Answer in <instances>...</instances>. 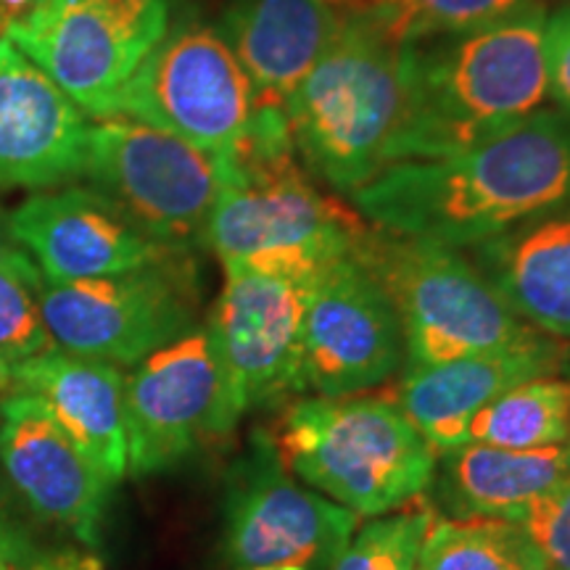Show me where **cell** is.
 I'll use <instances>...</instances> for the list:
<instances>
[{
    "label": "cell",
    "mask_w": 570,
    "mask_h": 570,
    "mask_svg": "<svg viewBox=\"0 0 570 570\" xmlns=\"http://www.w3.org/2000/svg\"><path fill=\"white\" fill-rule=\"evenodd\" d=\"M544 63L550 98L570 117V0L547 13Z\"/></svg>",
    "instance_id": "29"
},
{
    "label": "cell",
    "mask_w": 570,
    "mask_h": 570,
    "mask_svg": "<svg viewBox=\"0 0 570 570\" xmlns=\"http://www.w3.org/2000/svg\"><path fill=\"white\" fill-rule=\"evenodd\" d=\"M125 417L132 479L167 473L212 441L230 436L240 415L204 325L125 373Z\"/></svg>",
    "instance_id": "13"
},
{
    "label": "cell",
    "mask_w": 570,
    "mask_h": 570,
    "mask_svg": "<svg viewBox=\"0 0 570 570\" xmlns=\"http://www.w3.org/2000/svg\"><path fill=\"white\" fill-rule=\"evenodd\" d=\"M547 13L529 0L479 30L404 46L407 106L394 164L462 151L544 109Z\"/></svg>",
    "instance_id": "2"
},
{
    "label": "cell",
    "mask_w": 570,
    "mask_h": 570,
    "mask_svg": "<svg viewBox=\"0 0 570 570\" xmlns=\"http://www.w3.org/2000/svg\"><path fill=\"white\" fill-rule=\"evenodd\" d=\"M114 117L230 156L254 117V90L223 32L194 21L164 35L117 96Z\"/></svg>",
    "instance_id": "11"
},
{
    "label": "cell",
    "mask_w": 570,
    "mask_h": 570,
    "mask_svg": "<svg viewBox=\"0 0 570 570\" xmlns=\"http://www.w3.org/2000/svg\"><path fill=\"white\" fill-rule=\"evenodd\" d=\"M417 570H544L512 520L436 518Z\"/></svg>",
    "instance_id": "24"
},
{
    "label": "cell",
    "mask_w": 570,
    "mask_h": 570,
    "mask_svg": "<svg viewBox=\"0 0 570 570\" xmlns=\"http://www.w3.org/2000/svg\"><path fill=\"white\" fill-rule=\"evenodd\" d=\"M331 3H346L348 6V9H360V6H365L367 3V0H331Z\"/></svg>",
    "instance_id": "34"
},
{
    "label": "cell",
    "mask_w": 570,
    "mask_h": 570,
    "mask_svg": "<svg viewBox=\"0 0 570 570\" xmlns=\"http://www.w3.org/2000/svg\"><path fill=\"white\" fill-rule=\"evenodd\" d=\"M0 570H104V562L90 550H38L24 554V558L6 562Z\"/></svg>",
    "instance_id": "31"
},
{
    "label": "cell",
    "mask_w": 570,
    "mask_h": 570,
    "mask_svg": "<svg viewBox=\"0 0 570 570\" xmlns=\"http://www.w3.org/2000/svg\"><path fill=\"white\" fill-rule=\"evenodd\" d=\"M13 246H17V244H13L11 235H9V217H6L3 209H0V256L9 254Z\"/></svg>",
    "instance_id": "33"
},
{
    "label": "cell",
    "mask_w": 570,
    "mask_h": 570,
    "mask_svg": "<svg viewBox=\"0 0 570 570\" xmlns=\"http://www.w3.org/2000/svg\"><path fill=\"white\" fill-rule=\"evenodd\" d=\"M465 444L499 449H547L570 444V377L541 375L510 389L475 412Z\"/></svg>",
    "instance_id": "23"
},
{
    "label": "cell",
    "mask_w": 570,
    "mask_h": 570,
    "mask_svg": "<svg viewBox=\"0 0 570 570\" xmlns=\"http://www.w3.org/2000/svg\"><path fill=\"white\" fill-rule=\"evenodd\" d=\"M436 518L439 512L420 497L407 508L362 520L327 570H417Z\"/></svg>",
    "instance_id": "27"
},
{
    "label": "cell",
    "mask_w": 570,
    "mask_h": 570,
    "mask_svg": "<svg viewBox=\"0 0 570 570\" xmlns=\"http://www.w3.org/2000/svg\"><path fill=\"white\" fill-rule=\"evenodd\" d=\"M568 367V341L533 333L497 352L431 367H404L389 394L436 454H444L465 444L468 423L494 399L531 377L562 375Z\"/></svg>",
    "instance_id": "17"
},
{
    "label": "cell",
    "mask_w": 570,
    "mask_h": 570,
    "mask_svg": "<svg viewBox=\"0 0 570 570\" xmlns=\"http://www.w3.org/2000/svg\"><path fill=\"white\" fill-rule=\"evenodd\" d=\"M529 0H367L362 13L396 46L479 30Z\"/></svg>",
    "instance_id": "26"
},
{
    "label": "cell",
    "mask_w": 570,
    "mask_h": 570,
    "mask_svg": "<svg viewBox=\"0 0 570 570\" xmlns=\"http://www.w3.org/2000/svg\"><path fill=\"white\" fill-rule=\"evenodd\" d=\"M254 570H304L298 566H273V568H254Z\"/></svg>",
    "instance_id": "35"
},
{
    "label": "cell",
    "mask_w": 570,
    "mask_h": 570,
    "mask_svg": "<svg viewBox=\"0 0 570 570\" xmlns=\"http://www.w3.org/2000/svg\"><path fill=\"white\" fill-rule=\"evenodd\" d=\"M42 291L46 277L19 246L0 256V396L21 365L56 346L42 317Z\"/></svg>",
    "instance_id": "25"
},
{
    "label": "cell",
    "mask_w": 570,
    "mask_h": 570,
    "mask_svg": "<svg viewBox=\"0 0 570 570\" xmlns=\"http://www.w3.org/2000/svg\"><path fill=\"white\" fill-rule=\"evenodd\" d=\"M0 465L35 515L98 550L114 483L92 465L38 396L0 399Z\"/></svg>",
    "instance_id": "15"
},
{
    "label": "cell",
    "mask_w": 570,
    "mask_h": 570,
    "mask_svg": "<svg viewBox=\"0 0 570 570\" xmlns=\"http://www.w3.org/2000/svg\"><path fill=\"white\" fill-rule=\"evenodd\" d=\"M544 570H570V475L512 518Z\"/></svg>",
    "instance_id": "28"
},
{
    "label": "cell",
    "mask_w": 570,
    "mask_h": 570,
    "mask_svg": "<svg viewBox=\"0 0 570 570\" xmlns=\"http://www.w3.org/2000/svg\"><path fill=\"white\" fill-rule=\"evenodd\" d=\"M38 547L40 544L35 541L32 529H27L17 504H13L11 497L0 489V566L24 558V554L35 552Z\"/></svg>",
    "instance_id": "30"
},
{
    "label": "cell",
    "mask_w": 570,
    "mask_h": 570,
    "mask_svg": "<svg viewBox=\"0 0 570 570\" xmlns=\"http://www.w3.org/2000/svg\"><path fill=\"white\" fill-rule=\"evenodd\" d=\"M568 475L570 444L525 452L462 444L439 454L425 499L449 520H512Z\"/></svg>",
    "instance_id": "22"
},
{
    "label": "cell",
    "mask_w": 570,
    "mask_h": 570,
    "mask_svg": "<svg viewBox=\"0 0 570 570\" xmlns=\"http://www.w3.org/2000/svg\"><path fill=\"white\" fill-rule=\"evenodd\" d=\"M520 320L570 344V206L468 248Z\"/></svg>",
    "instance_id": "21"
},
{
    "label": "cell",
    "mask_w": 570,
    "mask_h": 570,
    "mask_svg": "<svg viewBox=\"0 0 570 570\" xmlns=\"http://www.w3.org/2000/svg\"><path fill=\"white\" fill-rule=\"evenodd\" d=\"M53 3L56 0H0V40L9 38L13 27L24 24Z\"/></svg>",
    "instance_id": "32"
},
{
    "label": "cell",
    "mask_w": 570,
    "mask_h": 570,
    "mask_svg": "<svg viewBox=\"0 0 570 570\" xmlns=\"http://www.w3.org/2000/svg\"><path fill=\"white\" fill-rule=\"evenodd\" d=\"M82 177L156 244L188 252L204 244L223 156L130 117H104L88 130Z\"/></svg>",
    "instance_id": "8"
},
{
    "label": "cell",
    "mask_w": 570,
    "mask_h": 570,
    "mask_svg": "<svg viewBox=\"0 0 570 570\" xmlns=\"http://www.w3.org/2000/svg\"><path fill=\"white\" fill-rule=\"evenodd\" d=\"M38 396L114 487L127 475L125 370L61 346L21 365L9 394Z\"/></svg>",
    "instance_id": "20"
},
{
    "label": "cell",
    "mask_w": 570,
    "mask_h": 570,
    "mask_svg": "<svg viewBox=\"0 0 570 570\" xmlns=\"http://www.w3.org/2000/svg\"><path fill=\"white\" fill-rule=\"evenodd\" d=\"M206 336L240 417L306 396L304 312L320 267L304 262H230Z\"/></svg>",
    "instance_id": "7"
},
{
    "label": "cell",
    "mask_w": 570,
    "mask_h": 570,
    "mask_svg": "<svg viewBox=\"0 0 570 570\" xmlns=\"http://www.w3.org/2000/svg\"><path fill=\"white\" fill-rule=\"evenodd\" d=\"M360 254L394 302L407 346L404 367L497 352L539 333L462 248L370 227Z\"/></svg>",
    "instance_id": "6"
},
{
    "label": "cell",
    "mask_w": 570,
    "mask_h": 570,
    "mask_svg": "<svg viewBox=\"0 0 570 570\" xmlns=\"http://www.w3.org/2000/svg\"><path fill=\"white\" fill-rule=\"evenodd\" d=\"M360 523L291 473L269 428H254L225 475L219 552L230 570H327Z\"/></svg>",
    "instance_id": "9"
},
{
    "label": "cell",
    "mask_w": 570,
    "mask_h": 570,
    "mask_svg": "<svg viewBox=\"0 0 570 570\" xmlns=\"http://www.w3.org/2000/svg\"><path fill=\"white\" fill-rule=\"evenodd\" d=\"M302 338L304 383L312 396L383 389L407 365L394 302L360 246L312 275Z\"/></svg>",
    "instance_id": "14"
},
{
    "label": "cell",
    "mask_w": 570,
    "mask_h": 570,
    "mask_svg": "<svg viewBox=\"0 0 570 570\" xmlns=\"http://www.w3.org/2000/svg\"><path fill=\"white\" fill-rule=\"evenodd\" d=\"M348 198L377 230L468 252L570 206V117L539 109L462 151L391 164Z\"/></svg>",
    "instance_id": "1"
},
{
    "label": "cell",
    "mask_w": 570,
    "mask_h": 570,
    "mask_svg": "<svg viewBox=\"0 0 570 570\" xmlns=\"http://www.w3.org/2000/svg\"><path fill=\"white\" fill-rule=\"evenodd\" d=\"M341 17L331 0H230L219 32L252 82L254 109L285 111L336 38Z\"/></svg>",
    "instance_id": "19"
},
{
    "label": "cell",
    "mask_w": 570,
    "mask_h": 570,
    "mask_svg": "<svg viewBox=\"0 0 570 570\" xmlns=\"http://www.w3.org/2000/svg\"><path fill=\"white\" fill-rule=\"evenodd\" d=\"M275 441L309 489L360 520L425 497L439 454L383 389L354 396H298L285 404Z\"/></svg>",
    "instance_id": "5"
},
{
    "label": "cell",
    "mask_w": 570,
    "mask_h": 570,
    "mask_svg": "<svg viewBox=\"0 0 570 570\" xmlns=\"http://www.w3.org/2000/svg\"><path fill=\"white\" fill-rule=\"evenodd\" d=\"M404 106V46L391 42L367 13L348 9L285 117L306 173L354 196L394 164Z\"/></svg>",
    "instance_id": "4"
},
{
    "label": "cell",
    "mask_w": 570,
    "mask_h": 570,
    "mask_svg": "<svg viewBox=\"0 0 570 570\" xmlns=\"http://www.w3.org/2000/svg\"><path fill=\"white\" fill-rule=\"evenodd\" d=\"M183 254L122 275L46 283L42 317L53 344L132 367L194 331L198 294Z\"/></svg>",
    "instance_id": "10"
},
{
    "label": "cell",
    "mask_w": 570,
    "mask_h": 570,
    "mask_svg": "<svg viewBox=\"0 0 570 570\" xmlns=\"http://www.w3.org/2000/svg\"><path fill=\"white\" fill-rule=\"evenodd\" d=\"M9 235L46 283L122 275L183 254L148 238L92 188L42 190L9 217Z\"/></svg>",
    "instance_id": "16"
},
{
    "label": "cell",
    "mask_w": 570,
    "mask_h": 570,
    "mask_svg": "<svg viewBox=\"0 0 570 570\" xmlns=\"http://www.w3.org/2000/svg\"><path fill=\"white\" fill-rule=\"evenodd\" d=\"M0 399H3V396H0ZM0 417H3V415H0Z\"/></svg>",
    "instance_id": "36"
},
{
    "label": "cell",
    "mask_w": 570,
    "mask_h": 570,
    "mask_svg": "<svg viewBox=\"0 0 570 570\" xmlns=\"http://www.w3.org/2000/svg\"><path fill=\"white\" fill-rule=\"evenodd\" d=\"M169 32V0H56L9 38L92 119Z\"/></svg>",
    "instance_id": "12"
},
{
    "label": "cell",
    "mask_w": 570,
    "mask_h": 570,
    "mask_svg": "<svg viewBox=\"0 0 570 570\" xmlns=\"http://www.w3.org/2000/svg\"><path fill=\"white\" fill-rule=\"evenodd\" d=\"M88 130L80 106L11 40H0V188L82 177Z\"/></svg>",
    "instance_id": "18"
},
{
    "label": "cell",
    "mask_w": 570,
    "mask_h": 570,
    "mask_svg": "<svg viewBox=\"0 0 570 570\" xmlns=\"http://www.w3.org/2000/svg\"><path fill=\"white\" fill-rule=\"evenodd\" d=\"M370 227L360 212L315 188L285 111L254 109L246 135L223 156L204 244L223 265L288 259L320 267L352 254Z\"/></svg>",
    "instance_id": "3"
}]
</instances>
